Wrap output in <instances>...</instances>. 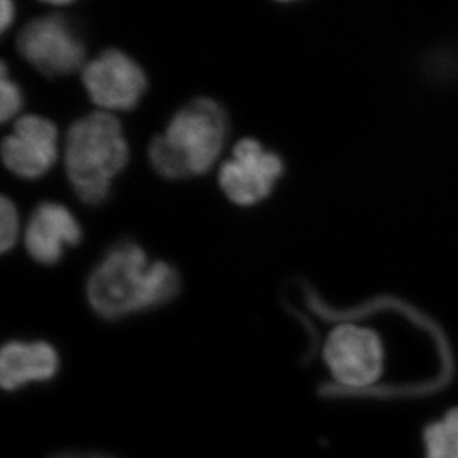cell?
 Segmentation results:
<instances>
[{
	"instance_id": "6da1fadb",
	"label": "cell",
	"mask_w": 458,
	"mask_h": 458,
	"mask_svg": "<svg viewBox=\"0 0 458 458\" xmlns=\"http://www.w3.org/2000/svg\"><path fill=\"white\" fill-rule=\"evenodd\" d=\"M182 288L173 264L148 261L143 248L123 241L110 248L87 281V299L98 318L125 319L171 303Z\"/></svg>"
},
{
	"instance_id": "7a4b0ae2",
	"label": "cell",
	"mask_w": 458,
	"mask_h": 458,
	"mask_svg": "<svg viewBox=\"0 0 458 458\" xmlns=\"http://www.w3.org/2000/svg\"><path fill=\"white\" fill-rule=\"evenodd\" d=\"M229 134L225 108L211 98H195L180 108L164 134L153 139L148 159L160 177H196L214 166Z\"/></svg>"
},
{
	"instance_id": "3957f363",
	"label": "cell",
	"mask_w": 458,
	"mask_h": 458,
	"mask_svg": "<svg viewBox=\"0 0 458 458\" xmlns=\"http://www.w3.org/2000/svg\"><path fill=\"white\" fill-rule=\"evenodd\" d=\"M130 146L121 122L108 112L81 117L65 139V173L74 193L88 205H100L112 191L113 180L125 169Z\"/></svg>"
},
{
	"instance_id": "277c9868",
	"label": "cell",
	"mask_w": 458,
	"mask_h": 458,
	"mask_svg": "<svg viewBox=\"0 0 458 458\" xmlns=\"http://www.w3.org/2000/svg\"><path fill=\"white\" fill-rule=\"evenodd\" d=\"M22 58L48 78L73 73L85 63V44L73 24L61 15L27 22L17 38Z\"/></svg>"
},
{
	"instance_id": "5b68a950",
	"label": "cell",
	"mask_w": 458,
	"mask_h": 458,
	"mask_svg": "<svg viewBox=\"0 0 458 458\" xmlns=\"http://www.w3.org/2000/svg\"><path fill=\"white\" fill-rule=\"evenodd\" d=\"M284 175V160L254 139L234 144L232 157L221 165L218 182L225 198L238 207H254L272 195Z\"/></svg>"
},
{
	"instance_id": "8992f818",
	"label": "cell",
	"mask_w": 458,
	"mask_h": 458,
	"mask_svg": "<svg viewBox=\"0 0 458 458\" xmlns=\"http://www.w3.org/2000/svg\"><path fill=\"white\" fill-rule=\"evenodd\" d=\"M325 362L344 389H365L380 378L385 349L372 329L340 325L329 334L324 347Z\"/></svg>"
},
{
	"instance_id": "52a82bcc",
	"label": "cell",
	"mask_w": 458,
	"mask_h": 458,
	"mask_svg": "<svg viewBox=\"0 0 458 458\" xmlns=\"http://www.w3.org/2000/svg\"><path fill=\"white\" fill-rule=\"evenodd\" d=\"M83 87L103 112H130L148 91L143 67L119 49H107L82 69Z\"/></svg>"
},
{
	"instance_id": "ba28073f",
	"label": "cell",
	"mask_w": 458,
	"mask_h": 458,
	"mask_svg": "<svg viewBox=\"0 0 458 458\" xmlns=\"http://www.w3.org/2000/svg\"><path fill=\"white\" fill-rule=\"evenodd\" d=\"M6 168L24 180L48 174L58 159V130L47 117L27 114L15 122L13 134L2 143Z\"/></svg>"
},
{
	"instance_id": "9c48e42d",
	"label": "cell",
	"mask_w": 458,
	"mask_h": 458,
	"mask_svg": "<svg viewBox=\"0 0 458 458\" xmlns=\"http://www.w3.org/2000/svg\"><path fill=\"white\" fill-rule=\"evenodd\" d=\"M82 236V227L69 208L58 202H42L27 225V252L36 263L52 266L63 259L67 248L79 245Z\"/></svg>"
},
{
	"instance_id": "30bf717a",
	"label": "cell",
	"mask_w": 458,
	"mask_h": 458,
	"mask_svg": "<svg viewBox=\"0 0 458 458\" xmlns=\"http://www.w3.org/2000/svg\"><path fill=\"white\" fill-rule=\"evenodd\" d=\"M60 371V355L48 342L11 340L0 355V383L6 392L52 380Z\"/></svg>"
},
{
	"instance_id": "8fae6325",
	"label": "cell",
	"mask_w": 458,
	"mask_h": 458,
	"mask_svg": "<svg viewBox=\"0 0 458 458\" xmlns=\"http://www.w3.org/2000/svg\"><path fill=\"white\" fill-rule=\"evenodd\" d=\"M424 446L428 458H458V410L426 428Z\"/></svg>"
},
{
	"instance_id": "7c38bea8",
	"label": "cell",
	"mask_w": 458,
	"mask_h": 458,
	"mask_svg": "<svg viewBox=\"0 0 458 458\" xmlns=\"http://www.w3.org/2000/svg\"><path fill=\"white\" fill-rule=\"evenodd\" d=\"M20 234V216L17 208L9 198H2L0 204V248L8 252L15 247Z\"/></svg>"
},
{
	"instance_id": "4fadbf2b",
	"label": "cell",
	"mask_w": 458,
	"mask_h": 458,
	"mask_svg": "<svg viewBox=\"0 0 458 458\" xmlns=\"http://www.w3.org/2000/svg\"><path fill=\"white\" fill-rule=\"evenodd\" d=\"M0 91H2V101H0V117L2 122H8L15 117L20 110H21L22 92L18 87L15 81L9 78L8 69L4 64L2 67V82H0Z\"/></svg>"
},
{
	"instance_id": "5bb4252c",
	"label": "cell",
	"mask_w": 458,
	"mask_h": 458,
	"mask_svg": "<svg viewBox=\"0 0 458 458\" xmlns=\"http://www.w3.org/2000/svg\"><path fill=\"white\" fill-rule=\"evenodd\" d=\"M15 18V6H13V0H2V30H8V27L13 22Z\"/></svg>"
},
{
	"instance_id": "9a60e30c",
	"label": "cell",
	"mask_w": 458,
	"mask_h": 458,
	"mask_svg": "<svg viewBox=\"0 0 458 458\" xmlns=\"http://www.w3.org/2000/svg\"><path fill=\"white\" fill-rule=\"evenodd\" d=\"M51 458H117L114 455L104 454V453H81V451H67L58 453Z\"/></svg>"
},
{
	"instance_id": "2e32d148",
	"label": "cell",
	"mask_w": 458,
	"mask_h": 458,
	"mask_svg": "<svg viewBox=\"0 0 458 458\" xmlns=\"http://www.w3.org/2000/svg\"><path fill=\"white\" fill-rule=\"evenodd\" d=\"M42 2H45V4H56V6H60V4H72V2H74V0H42Z\"/></svg>"
},
{
	"instance_id": "e0dca14e",
	"label": "cell",
	"mask_w": 458,
	"mask_h": 458,
	"mask_svg": "<svg viewBox=\"0 0 458 458\" xmlns=\"http://www.w3.org/2000/svg\"><path fill=\"white\" fill-rule=\"evenodd\" d=\"M277 2H295V0H277Z\"/></svg>"
}]
</instances>
